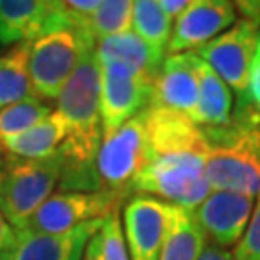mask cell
<instances>
[{
	"mask_svg": "<svg viewBox=\"0 0 260 260\" xmlns=\"http://www.w3.org/2000/svg\"><path fill=\"white\" fill-rule=\"evenodd\" d=\"M56 103V112L66 125V141L60 149L64 170L58 187L60 191H96L101 183L94 162L103 143L96 43L83 50Z\"/></svg>",
	"mask_w": 260,
	"mask_h": 260,
	"instance_id": "1",
	"label": "cell"
},
{
	"mask_svg": "<svg viewBox=\"0 0 260 260\" xmlns=\"http://www.w3.org/2000/svg\"><path fill=\"white\" fill-rule=\"evenodd\" d=\"M208 141L205 174L212 191L254 197L260 193V112L237 99L230 123L205 127Z\"/></svg>",
	"mask_w": 260,
	"mask_h": 260,
	"instance_id": "2",
	"label": "cell"
},
{
	"mask_svg": "<svg viewBox=\"0 0 260 260\" xmlns=\"http://www.w3.org/2000/svg\"><path fill=\"white\" fill-rule=\"evenodd\" d=\"M206 156L208 150L152 154L133 183V195L156 197L170 205L195 210L212 191L205 174Z\"/></svg>",
	"mask_w": 260,
	"mask_h": 260,
	"instance_id": "3",
	"label": "cell"
},
{
	"mask_svg": "<svg viewBox=\"0 0 260 260\" xmlns=\"http://www.w3.org/2000/svg\"><path fill=\"white\" fill-rule=\"evenodd\" d=\"M8 176L0 187V212L16 230H23L31 216L60 185L64 156L62 150L48 158L27 160L6 154Z\"/></svg>",
	"mask_w": 260,
	"mask_h": 260,
	"instance_id": "4",
	"label": "cell"
},
{
	"mask_svg": "<svg viewBox=\"0 0 260 260\" xmlns=\"http://www.w3.org/2000/svg\"><path fill=\"white\" fill-rule=\"evenodd\" d=\"M96 43L89 33L74 27L54 29L31 43L29 83L31 96L56 101L81 60L83 50Z\"/></svg>",
	"mask_w": 260,
	"mask_h": 260,
	"instance_id": "5",
	"label": "cell"
},
{
	"mask_svg": "<svg viewBox=\"0 0 260 260\" xmlns=\"http://www.w3.org/2000/svg\"><path fill=\"white\" fill-rule=\"evenodd\" d=\"M149 158V135L143 110L114 133L103 137L94 162L101 189L114 191L127 201L133 197V183Z\"/></svg>",
	"mask_w": 260,
	"mask_h": 260,
	"instance_id": "6",
	"label": "cell"
},
{
	"mask_svg": "<svg viewBox=\"0 0 260 260\" xmlns=\"http://www.w3.org/2000/svg\"><path fill=\"white\" fill-rule=\"evenodd\" d=\"M258 29L260 19L241 18L195 50V54L220 75L237 99H247L249 72L258 45Z\"/></svg>",
	"mask_w": 260,
	"mask_h": 260,
	"instance_id": "7",
	"label": "cell"
},
{
	"mask_svg": "<svg viewBox=\"0 0 260 260\" xmlns=\"http://www.w3.org/2000/svg\"><path fill=\"white\" fill-rule=\"evenodd\" d=\"M125 199L108 189L58 191L41 205L23 230L39 233H64L93 220H104L118 212Z\"/></svg>",
	"mask_w": 260,
	"mask_h": 260,
	"instance_id": "8",
	"label": "cell"
},
{
	"mask_svg": "<svg viewBox=\"0 0 260 260\" xmlns=\"http://www.w3.org/2000/svg\"><path fill=\"white\" fill-rule=\"evenodd\" d=\"M99 89L103 137H106L152 103L154 81L120 62L99 60Z\"/></svg>",
	"mask_w": 260,
	"mask_h": 260,
	"instance_id": "9",
	"label": "cell"
},
{
	"mask_svg": "<svg viewBox=\"0 0 260 260\" xmlns=\"http://www.w3.org/2000/svg\"><path fill=\"white\" fill-rule=\"evenodd\" d=\"M172 205L156 197L133 195L121 214L129 260H160L168 237Z\"/></svg>",
	"mask_w": 260,
	"mask_h": 260,
	"instance_id": "10",
	"label": "cell"
},
{
	"mask_svg": "<svg viewBox=\"0 0 260 260\" xmlns=\"http://www.w3.org/2000/svg\"><path fill=\"white\" fill-rule=\"evenodd\" d=\"M254 201V197L243 193L210 191L191 214L206 239H210V245L230 251L235 249L249 228Z\"/></svg>",
	"mask_w": 260,
	"mask_h": 260,
	"instance_id": "11",
	"label": "cell"
},
{
	"mask_svg": "<svg viewBox=\"0 0 260 260\" xmlns=\"http://www.w3.org/2000/svg\"><path fill=\"white\" fill-rule=\"evenodd\" d=\"M237 21V8L232 0H191L176 16L168 43V54L195 52Z\"/></svg>",
	"mask_w": 260,
	"mask_h": 260,
	"instance_id": "12",
	"label": "cell"
},
{
	"mask_svg": "<svg viewBox=\"0 0 260 260\" xmlns=\"http://www.w3.org/2000/svg\"><path fill=\"white\" fill-rule=\"evenodd\" d=\"M62 27L74 25L58 0H0V45L33 43Z\"/></svg>",
	"mask_w": 260,
	"mask_h": 260,
	"instance_id": "13",
	"label": "cell"
},
{
	"mask_svg": "<svg viewBox=\"0 0 260 260\" xmlns=\"http://www.w3.org/2000/svg\"><path fill=\"white\" fill-rule=\"evenodd\" d=\"M199 56L195 52L168 54L154 81L152 103L170 110L191 114L199 99Z\"/></svg>",
	"mask_w": 260,
	"mask_h": 260,
	"instance_id": "14",
	"label": "cell"
},
{
	"mask_svg": "<svg viewBox=\"0 0 260 260\" xmlns=\"http://www.w3.org/2000/svg\"><path fill=\"white\" fill-rule=\"evenodd\" d=\"M104 220L81 223L64 233L18 230V247L12 260H81L87 243L103 228Z\"/></svg>",
	"mask_w": 260,
	"mask_h": 260,
	"instance_id": "15",
	"label": "cell"
},
{
	"mask_svg": "<svg viewBox=\"0 0 260 260\" xmlns=\"http://www.w3.org/2000/svg\"><path fill=\"white\" fill-rule=\"evenodd\" d=\"M197 75H199V99L189 118L201 127H222L230 123L233 116L232 89L201 58L197 62Z\"/></svg>",
	"mask_w": 260,
	"mask_h": 260,
	"instance_id": "16",
	"label": "cell"
},
{
	"mask_svg": "<svg viewBox=\"0 0 260 260\" xmlns=\"http://www.w3.org/2000/svg\"><path fill=\"white\" fill-rule=\"evenodd\" d=\"M96 58L120 62L150 81H156V75L164 62V58L158 56L133 29L96 41Z\"/></svg>",
	"mask_w": 260,
	"mask_h": 260,
	"instance_id": "17",
	"label": "cell"
},
{
	"mask_svg": "<svg viewBox=\"0 0 260 260\" xmlns=\"http://www.w3.org/2000/svg\"><path fill=\"white\" fill-rule=\"evenodd\" d=\"M66 141V125L62 116L56 110L48 114L43 121L33 125L31 129L21 133L19 137L10 141L2 149V154H10L16 158H27V160H39L56 154L62 149Z\"/></svg>",
	"mask_w": 260,
	"mask_h": 260,
	"instance_id": "18",
	"label": "cell"
},
{
	"mask_svg": "<svg viewBox=\"0 0 260 260\" xmlns=\"http://www.w3.org/2000/svg\"><path fill=\"white\" fill-rule=\"evenodd\" d=\"M206 247V237L191 210L172 205L168 237L160 260H199Z\"/></svg>",
	"mask_w": 260,
	"mask_h": 260,
	"instance_id": "19",
	"label": "cell"
},
{
	"mask_svg": "<svg viewBox=\"0 0 260 260\" xmlns=\"http://www.w3.org/2000/svg\"><path fill=\"white\" fill-rule=\"evenodd\" d=\"M29 50L31 43H18L0 54V110L31 96Z\"/></svg>",
	"mask_w": 260,
	"mask_h": 260,
	"instance_id": "20",
	"label": "cell"
},
{
	"mask_svg": "<svg viewBox=\"0 0 260 260\" xmlns=\"http://www.w3.org/2000/svg\"><path fill=\"white\" fill-rule=\"evenodd\" d=\"M133 31L158 56L166 58L168 43L172 35V18L164 12L158 0L133 2Z\"/></svg>",
	"mask_w": 260,
	"mask_h": 260,
	"instance_id": "21",
	"label": "cell"
},
{
	"mask_svg": "<svg viewBox=\"0 0 260 260\" xmlns=\"http://www.w3.org/2000/svg\"><path fill=\"white\" fill-rule=\"evenodd\" d=\"M52 114L50 106L35 96H27L19 103H14L0 110V152L10 141L19 137L21 133L31 129Z\"/></svg>",
	"mask_w": 260,
	"mask_h": 260,
	"instance_id": "22",
	"label": "cell"
},
{
	"mask_svg": "<svg viewBox=\"0 0 260 260\" xmlns=\"http://www.w3.org/2000/svg\"><path fill=\"white\" fill-rule=\"evenodd\" d=\"M133 2L135 0H101L99 8L89 21L87 33L101 41L104 37L120 35L133 27Z\"/></svg>",
	"mask_w": 260,
	"mask_h": 260,
	"instance_id": "23",
	"label": "cell"
},
{
	"mask_svg": "<svg viewBox=\"0 0 260 260\" xmlns=\"http://www.w3.org/2000/svg\"><path fill=\"white\" fill-rule=\"evenodd\" d=\"M101 235H103L104 260H129L120 214L114 212L104 220L103 228H101Z\"/></svg>",
	"mask_w": 260,
	"mask_h": 260,
	"instance_id": "24",
	"label": "cell"
},
{
	"mask_svg": "<svg viewBox=\"0 0 260 260\" xmlns=\"http://www.w3.org/2000/svg\"><path fill=\"white\" fill-rule=\"evenodd\" d=\"M232 252L235 260H260V193L254 201L249 228Z\"/></svg>",
	"mask_w": 260,
	"mask_h": 260,
	"instance_id": "25",
	"label": "cell"
},
{
	"mask_svg": "<svg viewBox=\"0 0 260 260\" xmlns=\"http://www.w3.org/2000/svg\"><path fill=\"white\" fill-rule=\"evenodd\" d=\"M62 4V8L66 10V14L72 19V25L79 31L87 33L89 21L93 18V14L96 12L101 0H58Z\"/></svg>",
	"mask_w": 260,
	"mask_h": 260,
	"instance_id": "26",
	"label": "cell"
},
{
	"mask_svg": "<svg viewBox=\"0 0 260 260\" xmlns=\"http://www.w3.org/2000/svg\"><path fill=\"white\" fill-rule=\"evenodd\" d=\"M18 247V230L0 212V260H12Z\"/></svg>",
	"mask_w": 260,
	"mask_h": 260,
	"instance_id": "27",
	"label": "cell"
},
{
	"mask_svg": "<svg viewBox=\"0 0 260 260\" xmlns=\"http://www.w3.org/2000/svg\"><path fill=\"white\" fill-rule=\"evenodd\" d=\"M247 99L260 112V29H258V45L252 58L251 72H249V83H247Z\"/></svg>",
	"mask_w": 260,
	"mask_h": 260,
	"instance_id": "28",
	"label": "cell"
},
{
	"mask_svg": "<svg viewBox=\"0 0 260 260\" xmlns=\"http://www.w3.org/2000/svg\"><path fill=\"white\" fill-rule=\"evenodd\" d=\"M81 260H104V251H103V235L101 230L94 233L93 237L89 239L87 247H85L83 258Z\"/></svg>",
	"mask_w": 260,
	"mask_h": 260,
	"instance_id": "29",
	"label": "cell"
},
{
	"mask_svg": "<svg viewBox=\"0 0 260 260\" xmlns=\"http://www.w3.org/2000/svg\"><path fill=\"white\" fill-rule=\"evenodd\" d=\"M233 6L237 8L243 18L260 19V0H232Z\"/></svg>",
	"mask_w": 260,
	"mask_h": 260,
	"instance_id": "30",
	"label": "cell"
},
{
	"mask_svg": "<svg viewBox=\"0 0 260 260\" xmlns=\"http://www.w3.org/2000/svg\"><path fill=\"white\" fill-rule=\"evenodd\" d=\"M199 260H235L233 258V252L228 249H220L216 245H206Z\"/></svg>",
	"mask_w": 260,
	"mask_h": 260,
	"instance_id": "31",
	"label": "cell"
},
{
	"mask_svg": "<svg viewBox=\"0 0 260 260\" xmlns=\"http://www.w3.org/2000/svg\"><path fill=\"white\" fill-rule=\"evenodd\" d=\"M158 2H160V6L164 8V12L170 18H176V16H179L185 10V6L191 0H158Z\"/></svg>",
	"mask_w": 260,
	"mask_h": 260,
	"instance_id": "32",
	"label": "cell"
},
{
	"mask_svg": "<svg viewBox=\"0 0 260 260\" xmlns=\"http://www.w3.org/2000/svg\"><path fill=\"white\" fill-rule=\"evenodd\" d=\"M6 176H8V160H6V154L0 152V187L4 183Z\"/></svg>",
	"mask_w": 260,
	"mask_h": 260,
	"instance_id": "33",
	"label": "cell"
}]
</instances>
